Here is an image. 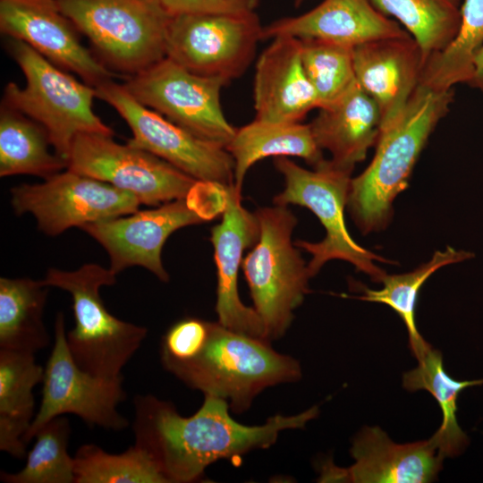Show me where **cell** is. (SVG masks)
<instances>
[{"label":"cell","mask_w":483,"mask_h":483,"mask_svg":"<svg viewBox=\"0 0 483 483\" xmlns=\"http://www.w3.org/2000/svg\"><path fill=\"white\" fill-rule=\"evenodd\" d=\"M133 405L134 445L150 455L168 483L196 481L220 459L269 448L282 431L303 428L318 414L315 406L247 426L230 416L226 401L212 395H205L200 408L190 417H182L171 402L152 394L136 395Z\"/></svg>","instance_id":"6da1fadb"},{"label":"cell","mask_w":483,"mask_h":483,"mask_svg":"<svg viewBox=\"0 0 483 483\" xmlns=\"http://www.w3.org/2000/svg\"><path fill=\"white\" fill-rule=\"evenodd\" d=\"M452 89L419 83L402 111L381 126L370 164L352 178L347 208L363 234L385 229L430 134L449 111Z\"/></svg>","instance_id":"7a4b0ae2"},{"label":"cell","mask_w":483,"mask_h":483,"mask_svg":"<svg viewBox=\"0 0 483 483\" xmlns=\"http://www.w3.org/2000/svg\"><path fill=\"white\" fill-rule=\"evenodd\" d=\"M161 363L187 386L224 399L237 413L266 388L301 376L298 360L275 352L269 341L209 321L207 342L195 357Z\"/></svg>","instance_id":"3957f363"},{"label":"cell","mask_w":483,"mask_h":483,"mask_svg":"<svg viewBox=\"0 0 483 483\" xmlns=\"http://www.w3.org/2000/svg\"><path fill=\"white\" fill-rule=\"evenodd\" d=\"M7 49L21 70L26 84L21 88L13 81L7 83L2 104L39 123L55 153L66 163L77 135H114L112 128L93 110L94 87L80 82L21 40L9 38Z\"/></svg>","instance_id":"277c9868"},{"label":"cell","mask_w":483,"mask_h":483,"mask_svg":"<svg viewBox=\"0 0 483 483\" xmlns=\"http://www.w3.org/2000/svg\"><path fill=\"white\" fill-rule=\"evenodd\" d=\"M110 268L88 263L72 271L49 268L43 279L49 287L69 292L74 326L66 333L76 364L96 376L123 377L122 370L147 336L148 329L113 316L100 296L103 286L116 283Z\"/></svg>","instance_id":"5b68a950"},{"label":"cell","mask_w":483,"mask_h":483,"mask_svg":"<svg viewBox=\"0 0 483 483\" xmlns=\"http://www.w3.org/2000/svg\"><path fill=\"white\" fill-rule=\"evenodd\" d=\"M94 55L125 79L166 56L172 16L160 0H55Z\"/></svg>","instance_id":"8992f818"},{"label":"cell","mask_w":483,"mask_h":483,"mask_svg":"<svg viewBox=\"0 0 483 483\" xmlns=\"http://www.w3.org/2000/svg\"><path fill=\"white\" fill-rule=\"evenodd\" d=\"M255 215L260 233L242 260L253 308L263 324L267 341L284 335L293 311L309 292L311 278L292 232L298 223L288 206L259 208Z\"/></svg>","instance_id":"52a82bcc"},{"label":"cell","mask_w":483,"mask_h":483,"mask_svg":"<svg viewBox=\"0 0 483 483\" xmlns=\"http://www.w3.org/2000/svg\"><path fill=\"white\" fill-rule=\"evenodd\" d=\"M274 164L284 179V189L274 198V204L305 207L317 216L326 230L325 238L318 242H294L311 255L307 265L310 277L327 261L340 259L380 283L386 273L376 262L389 260L358 244L344 221L352 171L337 166L330 159H324L313 170L305 169L286 157H275Z\"/></svg>","instance_id":"ba28073f"},{"label":"cell","mask_w":483,"mask_h":483,"mask_svg":"<svg viewBox=\"0 0 483 483\" xmlns=\"http://www.w3.org/2000/svg\"><path fill=\"white\" fill-rule=\"evenodd\" d=\"M123 84L137 101L201 139L225 148L235 134L221 106L227 82L220 78L196 74L165 56Z\"/></svg>","instance_id":"9c48e42d"},{"label":"cell","mask_w":483,"mask_h":483,"mask_svg":"<svg viewBox=\"0 0 483 483\" xmlns=\"http://www.w3.org/2000/svg\"><path fill=\"white\" fill-rule=\"evenodd\" d=\"M123 377L108 378L80 369L66 341L64 318L58 313L54 326V346L44 368L42 400L24 436L26 445L51 419L73 414L89 426L122 431L129 420L118 411L126 398Z\"/></svg>","instance_id":"30bf717a"},{"label":"cell","mask_w":483,"mask_h":483,"mask_svg":"<svg viewBox=\"0 0 483 483\" xmlns=\"http://www.w3.org/2000/svg\"><path fill=\"white\" fill-rule=\"evenodd\" d=\"M96 97L126 122L132 137L127 143L173 165L197 181L234 185V162L223 147L201 139L137 101L114 80L97 86Z\"/></svg>","instance_id":"8fae6325"},{"label":"cell","mask_w":483,"mask_h":483,"mask_svg":"<svg viewBox=\"0 0 483 483\" xmlns=\"http://www.w3.org/2000/svg\"><path fill=\"white\" fill-rule=\"evenodd\" d=\"M263 28L255 12L173 15L166 56L196 74L228 83L252 62Z\"/></svg>","instance_id":"7c38bea8"},{"label":"cell","mask_w":483,"mask_h":483,"mask_svg":"<svg viewBox=\"0 0 483 483\" xmlns=\"http://www.w3.org/2000/svg\"><path fill=\"white\" fill-rule=\"evenodd\" d=\"M112 137L101 133L77 135L66 169L129 191L140 203L155 207L186 198L197 182L150 152L117 143Z\"/></svg>","instance_id":"4fadbf2b"},{"label":"cell","mask_w":483,"mask_h":483,"mask_svg":"<svg viewBox=\"0 0 483 483\" xmlns=\"http://www.w3.org/2000/svg\"><path fill=\"white\" fill-rule=\"evenodd\" d=\"M17 215L31 214L45 234L56 236L80 227L138 211V198L107 182L66 169L37 184L11 190Z\"/></svg>","instance_id":"5bb4252c"},{"label":"cell","mask_w":483,"mask_h":483,"mask_svg":"<svg viewBox=\"0 0 483 483\" xmlns=\"http://www.w3.org/2000/svg\"><path fill=\"white\" fill-rule=\"evenodd\" d=\"M0 30L94 88L119 77L81 44L55 0H0Z\"/></svg>","instance_id":"9a60e30c"},{"label":"cell","mask_w":483,"mask_h":483,"mask_svg":"<svg viewBox=\"0 0 483 483\" xmlns=\"http://www.w3.org/2000/svg\"><path fill=\"white\" fill-rule=\"evenodd\" d=\"M205 222L187 204L186 198L155 208L106 219L82 226L108 253L110 269L116 275L131 267H142L160 281L169 274L162 262V250L176 230Z\"/></svg>","instance_id":"2e32d148"},{"label":"cell","mask_w":483,"mask_h":483,"mask_svg":"<svg viewBox=\"0 0 483 483\" xmlns=\"http://www.w3.org/2000/svg\"><path fill=\"white\" fill-rule=\"evenodd\" d=\"M351 454L355 462L348 468L323 464L319 481L428 483L436 479L444 460L432 436L397 444L378 427H365L354 438Z\"/></svg>","instance_id":"e0dca14e"},{"label":"cell","mask_w":483,"mask_h":483,"mask_svg":"<svg viewBox=\"0 0 483 483\" xmlns=\"http://www.w3.org/2000/svg\"><path fill=\"white\" fill-rule=\"evenodd\" d=\"M241 193L234 185L227 186V204L222 220L211 229L217 275V322L233 331L267 340L258 313L253 307L242 303L238 292L243 251L255 245L260 233L255 213L242 205Z\"/></svg>","instance_id":"ac0fdd59"},{"label":"cell","mask_w":483,"mask_h":483,"mask_svg":"<svg viewBox=\"0 0 483 483\" xmlns=\"http://www.w3.org/2000/svg\"><path fill=\"white\" fill-rule=\"evenodd\" d=\"M410 35L371 0H323L310 11L264 26L262 39L286 36L354 47L369 41Z\"/></svg>","instance_id":"d6986e66"},{"label":"cell","mask_w":483,"mask_h":483,"mask_svg":"<svg viewBox=\"0 0 483 483\" xmlns=\"http://www.w3.org/2000/svg\"><path fill=\"white\" fill-rule=\"evenodd\" d=\"M357 83L377 104L382 125L405 106L420 83L424 59L411 35L386 38L352 48Z\"/></svg>","instance_id":"ffe728a7"},{"label":"cell","mask_w":483,"mask_h":483,"mask_svg":"<svg viewBox=\"0 0 483 483\" xmlns=\"http://www.w3.org/2000/svg\"><path fill=\"white\" fill-rule=\"evenodd\" d=\"M253 98L255 119L260 121L299 123L318 108L303 67L300 39L272 38L256 64Z\"/></svg>","instance_id":"44dd1931"},{"label":"cell","mask_w":483,"mask_h":483,"mask_svg":"<svg viewBox=\"0 0 483 483\" xmlns=\"http://www.w3.org/2000/svg\"><path fill=\"white\" fill-rule=\"evenodd\" d=\"M382 124L376 101L357 84L336 103L319 108L309 123L318 146L337 166L353 171L376 145Z\"/></svg>","instance_id":"7402d4cb"},{"label":"cell","mask_w":483,"mask_h":483,"mask_svg":"<svg viewBox=\"0 0 483 483\" xmlns=\"http://www.w3.org/2000/svg\"><path fill=\"white\" fill-rule=\"evenodd\" d=\"M43 378L35 354L0 350V450L15 459L27 455L23 438L36 415L33 388Z\"/></svg>","instance_id":"603a6c76"},{"label":"cell","mask_w":483,"mask_h":483,"mask_svg":"<svg viewBox=\"0 0 483 483\" xmlns=\"http://www.w3.org/2000/svg\"><path fill=\"white\" fill-rule=\"evenodd\" d=\"M226 150L234 162V186H242L249 169L268 157H297L313 167L322 162V149L318 146L309 124L275 123L254 119L236 129Z\"/></svg>","instance_id":"cb8c5ba5"},{"label":"cell","mask_w":483,"mask_h":483,"mask_svg":"<svg viewBox=\"0 0 483 483\" xmlns=\"http://www.w3.org/2000/svg\"><path fill=\"white\" fill-rule=\"evenodd\" d=\"M48 288L43 279L0 278V350L35 354L48 346L43 321Z\"/></svg>","instance_id":"d4e9b609"},{"label":"cell","mask_w":483,"mask_h":483,"mask_svg":"<svg viewBox=\"0 0 483 483\" xmlns=\"http://www.w3.org/2000/svg\"><path fill=\"white\" fill-rule=\"evenodd\" d=\"M415 358L419 364L403 374L402 386L410 392L426 390L434 396L443 419L432 437L442 458L457 456L469 445V437L457 419L458 397L464 389L483 385V378L459 381L451 377L445 370L442 353L430 344Z\"/></svg>","instance_id":"484cf974"},{"label":"cell","mask_w":483,"mask_h":483,"mask_svg":"<svg viewBox=\"0 0 483 483\" xmlns=\"http://www.w3.org/2000/svg\"><path fill=\"white\" fill-rule=\"evenodd\" d=\"M46 130L24 114L1 103L0 176L30 174L47 179L67 168L53 154Z\"/></svg>","instance_id":"4316f807"},{"label":"cell","mask_w":483,"mask_h":483,"mask_svg":"<svg viewBox=\"0 0 483 483\" xmlns=\"http://www.w3.org/2000/svg\"><path fill=\"white\" fill-rule=\"evenodd\" d=\"M473 253L463 250L446 247L445 250H436L431 258L419 265L412 271L398 274H386L378 290L369 289L361 284H355L363 293L356 298L362 301L383 303L393 309L405 325L409 336V345L416 356L429 345L419 334L416 325V304L418 294L424 283L439 268L466 261L473 258Z\"/></svg>","instance_id":"83f0119b"},{"label":"cell","mask_w":483,"mask_h":483,"mask_svg":"<svg viewBox=\"0 0 483 483\" xmlns=\"http://www.w3.org/2000/svg\"><path fill=\"white\" fill-rule=\"evenodd\" d=\"M386 16L395 18L418 44L424 63L445 49L461 22L460 0H371ZM425 65V64H424Z\"/></svg>","instance_id":"f1b7e54d"},{"label":"cell","mask_w":483,"mask_h":483,"mask_svg":"<svg viewBox=\"0 0 483 483\" xmlns=\"http://www.w3.org/2000/svg\"><path fill=\"white\" fill-rule=\"evenodd\" d=\"M483 46V0H463L461 22L453 40L430 56L423 68L420 83L437 90H449L467 83L474 58Z\"/></svg>","instance_id":"f546056e"},{"label":"cell","mask_w":483,"mask_h":483,"mask_svg":"<svg viewBox=\"0 0 483 483\" xmlns=\"http://www.w3.org/2000/svg\"><path fill=\"white\" fill-rule=\"evenodd\" d=\"M71 426L65 416L56 417L36 433L35 444L24 467L14 473L1 471L4 483H75L74 458L68 453Z\"/></svg>","instance_id":"4dcf8cb0"},{"label":"cell","mask_w":483,"mask_h":483,"mask_svg":"<svg viewBox=\"0 0 483 483\" xmlns=\"http://www.w3.org/2000/svg\"><path fill=\"white\" fill-rule=\"evenodd\" d=\"M73 458L75 483H168L150 455L135 445L114 454L86 444Z\"/></svg>","instance_id":"1f68e13d"},{"label":"cell","mask_w":483,"mask_h":483,"mask_svg":"<svg viewBox=\"0 0 483 483\" xmlns=\"http://www.w3.org/2000/svg\"><path fill=\"white\" fill-rule=\"evenodd\" d=\"M306 75L316 93L318 109L344 97L358 83L352 48L319 39H300Z\"/></svg>","instance_id":"d6a6232c"},{"label":"cell","mask_w":483,"mask_h":483,"mask_svg":"<svg viewBox=\"0 0 483 483\" xmlns=\"http://www.w3.org/2000/svg\"><path fill=\"white\" fill-rule=\"evenodd\" d=\"M208 335V321L187 318L171 326L160 347L163 361H184L195 357L204 347Z\"/></svg>","instance_id":"836d02e7"},{"label":"cell","mask_w":483,"mask_h":483,"mask_svg":"<svg viewBox=\"0 0 483 483\" xmlns=\"http://www.w3.org/2000/svg\"><path fill=\"white\" fill-rule=\"evenodd\" d=\"M171 15L236 14L255 12L258 0H160Z\"/></svg>","instance_id":"e575fe53"},{"label":"cell","mask_w":483,"mask_h":483,"mask_svg":"<svg viewBox=\"0 0 483 483\" xmlns=\"http://www.w3.org/2000/svg\"><path fill=\"white\" fill-rule=\"evenodd\" d=\"M190 208L204 221L224 212L227 204V186L210 181H197L186 196Z\"/></svg>","instance_id":"d590c367"},{"label":"cell","mask_w":483,"mask_h":483,"mask_svg":"<svg viewBox=\"0 0 483 483\" xmlns=\"http://www.w3.org/2000/svg\"><path fill=\"white\" fill-rule=\"evenodd\" d=\"M467 83L483 92V46L474 58L471 76Z\"/></svg>","instance_id":"8d00e7d4"},{"label":"cell","mask_w":483,"mask_h":483,"mask_svg":"<svg viewBox=\"0 0 483 483\" xmlns=\"http://www.w3.org/2000/svg\"><path fill=\"white\" fill-rule=\"evenodd\" d=\"M305 0H294V5L299 7Z\"/></svg>","instance_id":"74e56055"}]
</instances>
